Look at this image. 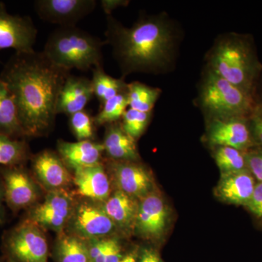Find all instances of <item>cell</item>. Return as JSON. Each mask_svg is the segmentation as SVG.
Wrapping results in <instances>:
<instances>
[{
    "mask_svg": "<svg viewBox=\"0 0 262 262\" xmlns=\"http://www.w3.org/2000/svg\"><path fill=\"white\" fill-rule=\"evenodd\" d=\"M205 121V140L211 148L229 146L246 151L255 146L248 117L213 119Z\"/></svg>",
    "mask_w": 262,
    "mask_h": 262,
    "instance_id": "11",
    "label": "cell"
},
{
    "mask_svg": "<svg viewBox=\"0 0 262 262\" xmlns=\"http://www.w3.org/2000/svg\"><path fill=\"white\" fill-rule=\"evenodd\" d=\"M34 10L43 21L60 27H75L96 8L95 0H37Z\"/></svg>",
    "mask_w": 262,
    "mask_h": 262,
    "instance_id": "14",
    "label": "cell"
},
{
    "mask_svg": "<svg viewBox=\"0 0 262 262\" xmlns=\"http://www.w3.org/2000/svg\"><path fill=\"white\" fill-rule=\"evenodd\" d=\"M105 128L102 144L108 159L140 161L136 141L123 130L120 121L106 125Z\"/></svg>",
    "mask_w": 262,
    "mask_h": 262,
    "instance_id": "21",
    "label": "cell"
},
{
    "mask_svg": "<svg viewBox=\"0 0 262 262\" xmlns=\"http://www.w3.org/2000/svg\"><path fill=\"white\" fill-rule=\"evenodd\" d=\"M162 90L151 87L138 81L127 83V96L128 108L143 113H153Z\"/></svg>",
    "mask_w": 262,
    "mask_h": 262,
    "instance_id": "26",
    "label": "cell"
},
{
    "mask_svg": "<svg viewBox=\"0 0 262 262\" xmlns=\"http://www.w3.org/2000/svg\"><path fill=\"white\" fill-rule=\"evenodd\" d=\"M152 115L153 113H143L128 108L120 120L122 128L137 141L146 132Z\"/></svg>",
    "mask_w": 262,
    "mask_h": 262,
    "instance_id": "30",
    "label": "cell"
},
{
    "mask_svg": "<svg viewBox=\"0 0 262 262\" xmlns=\"http://www.w3.org/2000/svg\"><path fill=\"white\" fill-rule=\"evenodd\" d=\"M139 202L121 191L115 189L110 198L102 203L103 209L116 226L119 233L125 236L134 234Z\"/></svg>",
    "mask_w": 262,
    "mask_h": 262,
    "instance_id": "20",
    "label": "cell"
},
{
    "mask_svg": "<svg viewBox=\"0 0 262 262\" xmlns=\"http://www.w3.org/2000/svg\"><path fill=\"white\" fill-rule=\"evenodd\" d=\"M0 177L5 203L13 213L30 209L39 203L40 187L24 165L2 167Z\"/></svg>",
    "mask_w": 262,
    "mask_h": 262,
    "instance_id": "9",
    "label": "cell"
},
{
    "mask_svg": "<svg viewBox=\"0 0 262 262\" xmlns=\"http://www.w3.org/2000/svg\"><path fill=\"white\" fill-rule=\"evenodd\" d=\"M73 184L77 195L96 203H104L113 192L111 179L103 163L75 170Z\"/></svg>",
    "mask_w": 262,
    "mask_h": 262,
    "instance_id": "16",
    "label": "cell"
},
{
    "mask_svg": "<svg viewBox=\"0 0 262 262\" xmlns=\"http://www.w3.org/2000/svg\"><path fill=\"white\" fill-rule=\"evenodd\" d=\"M136 262H163L159 254L151 248H143L138 251Z\"/></svg>",
    "mask_w": 262,
    "mask_h": 262,
    "instance_id": "35",
    "label": "cell"
},
{
    "mask_svg": "<svg viewBox=\"0 0 262 262\" xmlns=\"http://www.w3.org/2000/svg\"><path fill=\"white\" fill-rule=\"evenodd\" d=\"M256 184V179L248 169L221 173L215 194L226 203L245 207L251 199Z\"/></svg>",
    "mask_w": 262,
    "mask_h": 262,
    "instance_id": "17",
    "label": "cell"
},
{
    "mask_svg": "<svg viewBox=\"0 0 262 262\" xmlns=\"http://www.w3.org/2000/svg\"><path fill=\"white\" fill-rule=\"evenodd\" d=\"M245 208L262 223V182H256L252 196Z\"/></svg>",
    "mask_w": 262,
    "mask_h": 262,
    "instance_id": "34",
    "label": "cell"
},
{
    "mask_svg": "<svg viewBox=\"0 0 262 262\" xmlns=\"http://www.w3.org/2000/svg\"><path fill=\"white\" fill-rule=\"evenodd\" d=\"M65 232L84 241L117 237L119 233L116 226L103 209L102 203L84 198L76 201Z\"/></svg>",
    "mask_w": 262,
    "mask_h": 262,
    "instance_id": "7",
    "label": "cell"
},
{
    "mask_svg": "<svg viewBox=\"0 0 262 262\" xmlns=\"http://www.w3.org/2000/svg\"><path fill=\"white\" fill-rule=\"evenodd\" d=\"M0 135L25 139L27 136L19 120L18 108L8 85L0 79Z\"/></svg>",
    "mask_w": 262,
    "mask_h": 262,
    "instance_id": "22",
    "label": "cell"
},
{
    "mask_svg": "<svg viewBox=\"0 0 262 262\" xmlns=\"http://www.w3.org/2000/svg\"><path fill=\"white\" fill-rule=\"evenodd\" d=\"M194 103L205 120L249 117L256 106L251 94L206 67L202 72Z\"/></svg>",
    "mask_w": 262,
    "mask_h": 262,
    "instance_id": "5",
    "label": "cell"
},
{
    "mask_svg": "<svg viewBox=\"0 0 262 262\" xmlns=\"http://www.w3.org/2000/svg\"><path fill=\"white\" fill-rule=\"evenodd\" d=\"M97 37L75 27H60L48 37L42 51L57 67L88 71L103 67V46Z\"/></svg>",
    "mask_w": 262,
    "mask_h": 262,
    "instance_id": "4",
    "label": "cell"
},
{
    "mask_svg": "<svg viewBox=\"0 0 262 262\" xmlns=\"http://www.w3.org/2000/svg\"><path fill=\"white\" fill-rule=\"evenodd\" d=\"M30 160L33 177L47 192L69 189L73 184V175L56 151L43 150Z\"/></svg>",
    "mask_w": 262,
    "mask_h": 262,
    "instance_id": "15",
    "label": "cell"
},
{
    "mask_svg": "<svg viewBox=\"0 0 262 262\" xmlns=\"http://www.w3.org/2000/svg\"><path fill=\"white\" fill-rule=\"evenodd\" d=\"M53 258L55 262H90L87 241L65 232L58 234Z\"/></svg>",
    "mask_w": 262,
    "mask_h": 262,
    "instance_id": "23",
    "label": "cell"
},
{
    "mask_svg": "<svg viewBox=\"0 0 262 262\" xmlns=\"http://www.w3.org/2000/svg\"><path fill=\"white\" fill-rule=\"evenodd\" d=\"M181 30L168 15H141L130 27L106 15V44L122 78L132 73L160 74L175 67Z\"/></svg>",
    "mask_w": 262,
    "mask_h": 262,
    "instance_id": "2",
    "label": "cell"
},
{
    "mask_svg": "<svg viewBox=\"0 0 262 262\" xmlns=\"http://www.w3.org/2000/svg\"><path fill=\"white\" fill-rule=\"evenodd\" d=\"M168 208L156 190L139 202L134 234L146 241L157 242L166 232Z\"/></svg>",
    "mask_w": 262,
    "mask_h": 262,
    "instance_id": "12",
    "label": "cell"
},
{
    "mask_svg": "<svg viewBox=\"0 0 262 262\" xmlns=\"http://www.w3.org/2000/svg\"><path fill=\"white\" fill-rule=\"evenodd\" d=\"M75 203V193L69 189L51 191L42 203L27 210L24 220L30 221L43 231H53L58 235L65 232Z\"/></svg>",
    "mask_w": 262,
    "mask_h": 262,
    "instance_id": "8",
    "label": "cell"
},
{
    "mask_svg": "<svg viewBox=\"0 0 262 262\" xmlns=\"http://www.w3.org/2000/svg\"><path fill=\"white\" fill-rule=\"evenodd\" d=\"M103 164L115 189L139 201L155 191L152 173L140 161L108 159Z\"/></svg>",
    "mask_w": 262,
    "mask_h": 262,
    "instance_id": "10",
    "label": "cell"
},
{
    "mask_svg": "<svg viewBox=\"0 0 262 262\" xmlns=\"http://www.w3.org/2000/svg\"><path fill=\"white\" fill-rule=\"evenodd\" d=\"M69 125L77 141H94L96 124L94 117L87 110H82L69 117Z\"/></svg>",
    "mask_w": 262,
    "mask_h": 262,
    "instance_id": "31",
    "label": "cell"
},
{
    "mask_svg": "<svg viewBox=\"0 0 262 262\" xmlns=\"http://www.w3.org/2000/svg\"><path fill=\"white\" fill-rule=\"evenodd\" d=\"M247 168L257 181L262 182V147L253 146L246 151Z\"/></svg>",
    "mask_w": 262,
    "mask_h": 262,
    "instance_id": "32",
    "label": "cell"
},
{
    "mask_svg": "<svg viewBox=\"0 0 262 262\" xmlns=\"http://www.w3.org/2000/svg\"><path fill=\"white\" fill-rule=\"evenodd\" d=\"M205 61L204 67L253 96L262 63L252 36L236 32L220 34Z\"/></svg>",
    "mask_w": 262,
    "mask_h": 262,
    "instance_id": "3",
    "label": "cell"
},
{
    "mask_svg": "<svg viewBox=\"0 0 262 262\" xmlns=\"http://www.w3.org/2000/svg\"><path fill=\"white\" fill-rule=\"evenodd\" d=\"M213 157L221 173L241 171L247 168L246 151L229 147V146H214Z\"/></svg>",
    "mask_w": 262,
    "mask_h": 262,
    "instance_id": "28",
    "label": "cell"
},
{
    "mask_svg": "<svg viewBox=\"0 0 262 262\" xmlns=\"http://www.w3.org/2000/svg\"><path fill=\"white\" fill-rule=\"evenodd\" d=\"M57 153L70 170L94 166L102 163L104 149L102 143L94 141L57 142Z\"/></svg>",
    "mask_w": 262,
    "mask_h": 262,
    "instance_id": "18",
    "label": "cell"
},
{
    "mask_svg": "<svg viewBox=\"0 0 262 262\" xmlns=\"http://www.w3.org/2000/svg\"><path fill=\"white\" fill-rule=\"evenodd\" d=\"M94 96L91 80L85 77L70 75L65 81L57 103V115L70 117L84 110Z\"/></svg>",
    "mask_w": 262,
    "mask_h": 262,
    "instance_id": "19",
    "label": "cell"
},
{
    "mask_svg": "<svg viewBox=\"0 0 262 262\" xmlns=\"http://www.w3.org/2000/svg\"><path fill=\"white\" fill-rule=\"evenodd\" d=\"M37 36L30 17L10 14L0 3V51L9 48L16 53L34 51Z\"/></svg>",
    "mask_w": 262,
    "mask_h": 262,
    "instance_id": "13",
    "label": "cell"
},
{
    "mask_svg": "<svg viewBox=\"0 0 262 262\" xmlns=\"http://www.w3.org/2000/svg\"><path fill=\"white\" fill-rule=\"evenodd\" d=\"M0 262H6L5 261V260L3 257L0 258Z\"/></svg>",
    "mask_w": 262,
    "mask_h": 262,
    "instance_id": "40",
    "label": "cell"
},
{
    "mask_svg": "<svg viewBox=\"0 0 262 262\" xmlns=\"http://www.w3.org/2000/svg\"><path fill=\"white\" fill-rule=\"evenodd\" d=\"M253 98L256 106L262 108V70L253 90Z\"/></svg>",
    "mask_w": 262,
    "mask_h": 262,
    "instance_id": "37",
    "label": "cell"
},
{
    "mask_svg": "<svg viewBox=\"0 0 262 262\" xmlns=\"http://www.w3.org/2000/svg\"><path fill=\"white\" fill-rule=\"evenodd\" d=\"M32 154L25 139L0 135V165L13 167L24 165Z\"/></svg>",
    "mask_w": 262,
    "mask_h": 262,
    "instance_id": "25",
    "label": "cell"
},
{
    "mask_svg": "<svg viewBox=\"0 0 262 262\" xmlns=\"http://www.w3.org/2000/svg\"><path fill=\"white\" fill-rule=\"evenodd\" d=\"M128 108L127 91L110 98L100 106L99 112L94 117L96 126H106L120 122Z\"/></svg>",
    "mask_w": 262,
    "mask_h": 262,
    "instance_id": "29",
    "label": "cell"
},
{
    "mask_svg": "<svg viewBox=\"0 0 262 262\" xmlns=\"http://www.w3.org/2000/svg\"><path fill=\"white\" fill-rule=\"evenodd\" d=\"M137 255L138 251H136L127 253L124 256L120 262H136L137 261Z\"/></svg>",
    "mask_w": 262,
    "mask_h": 262,
    "instance_id": "39",
    "label": "cell"
},
{
    "mask_svg": "<svg viewBox=\"0 0 262 262\" xmlns=\"http://www.w3.org/2000/svg\"><path fill=\"white\" fill-rule=\"evenodd\" d=\"M248 121L255 146L262 147V108L256 106Z\"/></svg>",
    "mask_w": 262,
    "mask_h": 262,
    "instance_id": "33",
    "label": "cell"
},
{
    "mask_svg": "<svg viewBox=\"0 0 262 262\" xmlns=\"http://www.w3.org/2000/svg\"><path fill=\"white\" fill-rule=\"evenodd\" d=\"M70 72L52 63L42 52H15L7 62L0 79L14 98L27 138L53 131L58 97Z\"/></svg>",
    "mask_w": 262,
    "mask_h": 262,
    "instance_id": "1",
    "label": "cell"
},
{
    "mask_svg": "<svg viewBox=\"0 0 262 262\" xmlns=\"http://www.w3.org/2000/svg\"><path fill=\"white\" fill-rule=\"evenodd\" d=\"M4 203H5L4 189H3V182H2L1 177H0V225H3L5 221Z\"/></svg>",
    "mask_w": 262,
    "mask_h": 262,
    "instance_id": "38",
    "label": "cell"
},
{
    "mask_svg": "<svg viewBox=\"0 0 262 262\" xmlns=\"http://www.w3.org/2000/svg\"><path fill=\"white\" fill-rule=\"evenodd\" d=\"M2 251L6 262H48L50 255L42 229L25 220L3 234Z\"/></svg>",
    "mask_w": 262,
    "mask_h": 262,
    "instance_id": "6",
    "label": "cell"
},
{
    "mask_svg": "<svg viewBox=\"0 0 262 262\" xmlns=\"http://www.w3.org/2000/svg\"><path fill=\"white\" fill-rule=\"evenodd\" d=\"M92 70L91 82L94 96L99 101L100 106L110 98L126 92L127 83L125 79L115 78L107 75L103 67H97Z\"/></svg>",
    "mask_w": 262,
    "mask_h": 262,
    "instance_id": "24",
    "label": "cell"
},
{
    "mask_svg": "<svg viewBox=\"0 0 262 262\" xmlns=\"http://www.w3.org/2000/svg\"><path fill=\"white\" fill-rule=\"evenodd\" d=\"M90 262H120L125 254L117 237L87 241Z\"/></svg>",
    "mask_w": 262,
    "mask_h": 262,
    "instance_id": "27",
    "label": "cell"
},
{
    "mask_svg": "<svg viewBox=\"0 0 262 262\" xmlns=\"http://www.w3.org/2000/svg\"><path fill=\"white\" fill-rule=\"evenodd\" d=\"M100 3L105 14L110 15L117 8L127 6L130 2L127 0H101Z\"/></svg>",
    "mask_w": 262,
    "mask_h": 262,
    "instance_id": "36",
    "label": "cell"
}]
</instances>
